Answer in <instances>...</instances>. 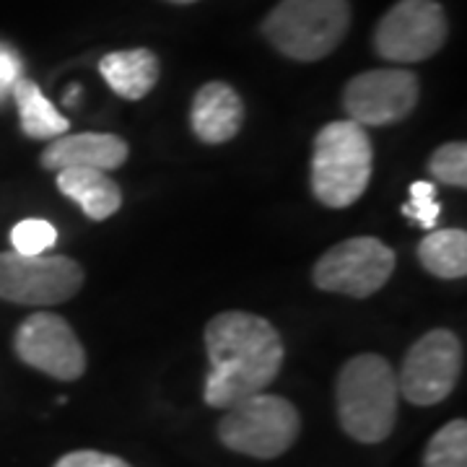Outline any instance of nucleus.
I'll use <instances>...</instances> for the list:
<instances>
[{
	"label": "nucleus",
	"mask_w": 467,
	"mask_h": 467,
	"mask_svg": "<svg viewBox=\"0 0 467 467\" xmlns=\"http://www.w3.org/2000/svg\"><path fill=\"white\" fill-rule=\"evenodd\" d=\"M374 149L367 128L353 119L325 125L312 146V192L327 208H348L367 192Z\"/></svg>",
	"instance_id": "nucleus-3"
},
{
	"label": "nucleus",
	"mask_w": 467,
	"mask_h": 467,
	"mask_svg": "<svg viewBox=\"0 0 467 467\" xmlns=\"http://www.w3.org/2000/svg\"><path fill=\"white\" fill-rule=\"evenodd\" d=\"M190 125L202 143H226L236 138L244 125V101L229 84L211 81L201 86L192 99Z\"/></svg>",
	"instance_id": "nucleus-13"
},
{
	"label": "nucleus",
	"mask_w": 467,
	"mask_h": 467,
	"mask_svg": "<svg viewBox=\"0 0 467 467\" xmlns=\"http://www.w3.org/2000/svg\"><path fill=\"white\" fill-rule=\"evenodd\" d=\"M84 285V267L63 254L0 252V299L24 306H55Z\"/></svg>",
	"instance_id": "nucleus-6"
},
{
	"label": "nucleus",
	"mask_w": 467,
	"mask_h": 467,
	"mask_svg": "<svg viewBox=\"0 0 467 467\" xmlns=\"http://www.w3.org/2000/svg\"><path fill=\"white\" fill-rule=\"evenodd\" d=\"M301 431L299 410L281 395L257 392L226 408L218 439L232 451L254 460H275L294 447Z\"/></svg>",
	"instance_id": "nucleus-5"
},
{
	"label": "nucleus",
	"mask_w": 467,
	"mask_h": 467,
	"mask_svg": "<svg viewBox=\"0 0 467 467\" xmlns=\"http://www.w3.org/2000/svg\"><path fill=\"white\" fill-rule=\"evenodd\" d=\"M78 94H81V86H70V88H67V94H66V104L67 107H73V104H76V99H78Z\"/></svg>",
	"instance_id": "nucleus-24"
},
{
	"label": "nucleus",
	"mask_w": 467,
	"mask_h": 467,
	"mask_svg": "<svg viewBox=\"0 0 467 467\" xmlns=\"http://www.w3.org/2000/svg\"><path fill=\"white\" fill-rule=\"evenodd\" d=\"M395 263V252L382 239L353 236L319 257L312 270V281L322 291L367 299L389 281Z\"/></svg>",
	"instance_id": "nucleus-7"
},
{
	"label": "nucleus",
	"mask_w": 467,
	"mask_h": 467,
	"mask_svg": "<svg viewBox=\"0 0 467 467\" xmlns=\"http://www.w3.org/2000/svg\"><path fill=\"white\" fill-rule=\"evenodd\" d=\"M57 229L45 218H24L11 232V244L18 254H45L55 247Z\"/></svg>",
	"instance_id": "nucleus-20"
},
{
	"label": "nucleus",
	"mask_w": 467,
	"mask_h": 467,
	"mask_svg": "<svg viewBox=\"0 0 467 467\" xmlns=\"http://www.w3.org/2000/svg\"><path fill=\"white\" fill-rule=\"evenodd\" d=\"M450 24L436 0H400L379 21L374 50L389 63H420L444 47Z\"/></svg>",
	"instance_id": "nucleus-8"
},
{
	"label": "nucleus",
	"mask_w": 467,
	"mask_h": 467,
	"mask_svg": "<svg viewBox=\"0 0 467 467\" xmlns=\"http://www.w3.org/2000/svg\"><path fill=\"white\" fill-rule=\"evenodd\" d=\"M99 73L117 97L138 101L159 84L161 66L153 52L146 47H135V50H117L104 55Z\"/></svg>",
	"instance_id": "nucleus-15"
},
{
	"label": "nucleus",
	"mask_w": 467,
	"mask_h": 467,
	"mask_svg": "<svg viewBox=\"0 0 467 467\" xmlns=\"http://www.w3.org/2000/svg\"><path fill=\"white\" fill-rule=\"evenodd\" d=\"M169 3H180V5H187V3H198V0H169Z\"/></svg>",
	"instance_id": "nucleus-25"
},
{
	"label": "nucleus",
	"mask_w": 467,
	"mask_h": 467,
	"mask_svg": "<svg viewBox=\"0 0 467 467\" xmlns=\"http://www.w3.org/2000/svg\"><path fill=\"white\" fill-rule=\"evenodd\" d=\"M24 63L18 57V52L8 45H0V101L11 97L14 86L24 78Z\"/></svg>",
	"instance_id": "nucleus-23"
},
{
	"label": "nucleus",
	"mask_w": 467,
	"mask_h": 467,
	"mask_svg": "<svg viewBox=\"0 0 467 467\" xmlns=\"http://www.w3.org/2000/svg\"><path fill=\"white\" fill-rule=\"evenodd\" d=\"M423 467H467V420L457 418L441 426L426 444Z\"/></svg>",
	"instance_id": "nucleus-18"
},
{
	"label": "nucleus",
	"mask_w": 467,
	"mask_h": 467,
	"mask_svg": "<svg viewBox=\"0 0 467 467\" xmlns=\"http://www.w3.org/2000/svg\"><path fill=\"white\" fill-rule=\"evenodd\" d=\"M462 343L451 330L436 327L426 333L405 353L398 377L400 395L420 408L447 400L462 374Z\"/></svg>",
	"instance_id": "nucleus-9"
},
{
	"label": "nucleus",
	"mask_w": 467,
	"mask_h": 467,
	"mask_svg": "<svg viewBox=\"0 0 467 467\" xmlns=\"http://www.w3.org/2000/svg\"><path fill=\"white\" fill-rule=\"evenodd\" d=\"M57 190L73 201L91 221H104L115 216L122 205V190L101 169H60L57 171Z\"/></svg>",
	"instance_id": "nucleus-14"
},
{
	"label": "nucleus",
	"mask_w": 467,
	"mask_h": 467,
	"mask_svg": "<svg viewBox=\"0 0 467 467\" xmlns=\"http://www.w3.org/2000/svg\"><path fill=\"white\" fill-rule=\"evenodd\" d=\"M398 377L389 361L377 353H361L346 361L337 374L335 400L343 431L361 444H379L395 431Z\"/></svg>",
	"instance_id": "nucleus-2"
},
{
	"label": "nucleus",
	"mask_w": 467,
	"mask_h": 467,
	"mask_svg": "<svg viewBox=\"0 0 467 467\" xmlns=\"http://www.w3.org/2000/svg\"><path fill=\"white\" fill-rule=\"evenodd\" d=\"M418 260L436 278L457 281L467 275L465 229H434L418 244Z\"/></svg>",
	"instance_id": "nucleus-17"
},
{
	"label": "nucleus",
	"mask_w": 467,
	"mask_h": 467,
	"mask_svg": "<svg viewBox=\"0 0 467 467\" xmlns=\"http://www.w3.org/2000/svg\"><path fill=\"white\" fill-rule=\"evenodd\" d=\"M55 467H130L125 460H119L115 454L97 450H78L63 454Z\"/></svg>",
	"instance_id": "nucleus-22"
},
{
	"label": "nucleus",
	"mask_w": 467,
	"mask_h": 467,
	"mask_svg": "<svg viewBox=\"0 0 467 467\" xmlns=\"http://www.w3.org/2000/svg\"><path fill=\"white\" fill-rule=\"evenodd\" d=\"M429 174L436 182L450 187H467V146L465 143H444L429 159Z\"/></svg>",
	"instance_id": "nucleus-19"
},
{
	"label": "nucleus",
	"mask_w": 467,
	"mask_h": 467,
	"mask_svg": "<svg viewBox=\"0 0 467 467\" xmlns=\"http://www.w3.org/2000/svg\"><path fill=\"white\" fill-rule=\"evenodd\" d=\"M205 353L211 371L205 377L202 400L221 410L265 392L285 358L278 330L265 317L250 312H223L211 319L205 325Z\"/></svg>",
	"instance_id": "nucleus-1"
},
{
	"label": "nucleus",
	"mask_w": 467,
	"mask_h": 467,
	"mask_svg": "<svg viewBox=\"0 0 467 467\" xmlns=\"http://www.w3.org/2000/svg\"><path fill=\"white\" fill-rule=\"evenodd\" d=\"M418 91L416 73L402 67H377L350 78L343 91V107L348 119L361 128H384L416 109Z\"/></svg>",
	"instance_id": "nucleus-10"
},
{
	"label": "nucleus",
	"mask_w": 467,
	"mask_h": 467,
	"mask_svg": "<svg viewBox=\"0 0 467 467\" xmlns=\"http://www.w3.org/2000/svg\"><path fill=\"white\" fill-rule=\"evenodd\" d=\"M128 143L115 133H76L52 138L39 161L50 171L73 167L115 171L128 161Z\"/></svg>",
	"instance_id": "nucleus-12"
},
{
	"label": "nucleus",
	"mask_w": 467,
	"mask_h": 467,
	"mask_svg": "<svg viewBox=\"0 0 467 467\" xmlns=\"http://www.w3.org/2000/svg\"><path fill=\"white\" fill-rule=\"evenodd\" d=\"M11 97L16 99L18 107V119H21V130L24 135H29L34 140H52V138H60L67 133L70 122L63 112H57V107L52 104L42 88L29 81V78H21Z\"/></svg>",
	"instance_id": "nucleus-16"
},
{
	"label": "nucleus",
	"mask_w": 467,
	"mask_h": 467,
	"mask_svg": "<svg viewBox=\"0 0 467 467\" xmlns=\"http://www.w3.org/2000/svg\"><path fill=\"white\" fill-rule=\"evenodd\" d=\"M436 198H439L436 184L418 180V182L410 184V201L402 205V213L413 223H418L420 229L434 232L436 223H439V213H441V205Z\"/></svg>",
	"instance_id": "nucleus-21"
},
{
	"label": "nucleus",
	"mask_w": 467,
	"mask_h": 467,
	"mask_svg": "<svg viewBox=\"0 0 467 467\" xmlns=\"http://www.w3.org/2000/svg\"><path fill=\"white\" fill-rule=\"evenodd\" d=\"M348 26V0H281L265 18L263 34L285 57L315 63L337 50Z\"/></svg>",
	"instance_id": "nucleus-4"
},
{
	"label": "nucleus",
	"mask_w": 467,
	"mask_h": 467,
	"mask_svg": "<svg viewBox=\"0 0 467 467\" xmlns=\"http://www.w3.org/2000/svg\"><path fill=\"white\" fill-rule=\"evenodd\" d=\"M14 350L21 364L60 382H76L86 371V350L67 319L52 312L29 315L14 335Z\"/></svg>",
	"instance_id": "nucleus-11"
}]
</instances>
